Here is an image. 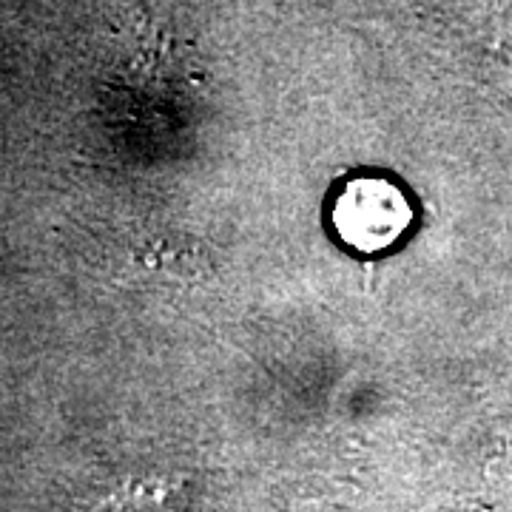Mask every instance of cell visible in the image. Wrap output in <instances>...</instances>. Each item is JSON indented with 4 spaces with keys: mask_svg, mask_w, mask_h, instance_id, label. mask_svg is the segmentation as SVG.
<instances>
[{
    "mask_svg": "<svg viewBox=\"0 0 512 512\" xmlns=\"http://www.w3.org/2000/svg\"><path fill=\"white\" fill-rule=\"evenodd\" d=\"M413 208L402 191L379 177L350 180L333 205V225L339 237L356 251H382L407 231Z\"/></svg>",
    "mask_w": 512,
    "mask_h": 512,
    "instance_id": "6da1fadb",
    "label": "cell"
}]
</instances>
